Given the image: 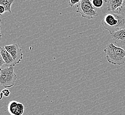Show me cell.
Instances as JSON below:
<instances>
[{"instance_id":"1","label":"cell","mask_w":125,"mask_h":115,"mask_svg":"<svg viewBox=\"0 0 125 115\" xmlns=\"http://www.w3.org/2000/svg\"><path fill=\"white\" fill-rule=\"evenodd\" d=\"M101 24L110 35L125 26V15L121 12H108L101 21Z\"/></svg>"},{"instance_id":"2","label":"cell","mask_w":125,"mask_h":115,"mask_svg":"<svg viewBox=\"0 0 125 115\" xmlns=\"http://www.w3.org/2000/svg\"><path fill=\"white\" fill-rule=\"evenodd\" d=\"M108 62L114 65H123L125 62V50L114 45L113 43L107 44L104 49Z\"/></svg>"},{"instance_id":"3","label":"cell","mask_w":125,"mask_h":115,"mask_svg":"<svg viewBox=\"0 0 125 115\" xmlns=\"http://www.w3.org/2000/svg\"><path fill=\"white\" fill-rule=\"evenodd\" d=\"M17 78L14 67H6L0 69V84L4 87L6 89L13 87Z\"/></svg>"},{"instance_id":"4","label":"cell","mask_w":125,"mask_h":115,"mask_svg":"<svg viewBox=\"0 0 125 115\" xmlns=\"http://www.w3.org/2000/svg\"><path fill=\"white\" fill-rule=\"evenodd\" d=\"M77 7V10L76 12L80 13L83 17L91 19L94 16H98L90 0H81Z\"/></svg>"},{"instance_id":"5","label":"cell","mask_w":125,"mask_h":115,"mask_svg":"<svg viewBox=\"0 0 125 115\" xmlns=\"http://www.w3.org/2000/svg\"><path fill=\"white\" fill-rule=\"evenodd\" d=\"M4 48L12 56L16 64H18L21 62L23 56L22 50L17 44L13 43L11 45H6Z\"/></svg>"},{"instance_id":"6","label":"cell","mask_w":125,"mask_h":115,"mask_svg":"<svg viewBox=\"0 0 125 115\" xmlns=\"http://www.w3.org/2000/svg\"><path fill=\"white\" fill-rule=\"evenodd\" d=\"M111 36L117 46L125 50V26L112 33Z\"/></svg>"},{"instance_id":"7","label":"cell","mask_w":125,"mask_h":115,"mask_svg":"<svg viewBox=\"0 0 125 115\" xmlns=\"http://www.w3.org/2000/svg\"><path fill=\"white\" fill-rule=\"evenodd\" d=\"M8 109L11 115H22L24 106L22 103L13 100L9 103Z\"/></svg>"},{"instance_id":"8","label":"cell","mask_w":125,"mask_h":115,"mask_svg":"<svg viewBox=\"0 0 125 115\" xmlns=\"http://www.w3.org/2000/svg\"><path fill=\"white\" fill-rule=\"evenodd\" d=\"M108 12H118L123 6V0H105Z\"/></svg>"},{"instance_id":"9","label":"cell","mask_w":125,"mask_h":115,"mask_svg":"<svg viewBox=\"0 0 125 115\" xmlns=\"http://www.w3.org/2000/svg\"><path fill=\"white\" fill-rule=\"evenodd\" d=\"M0 50L1 55H2L3 59L5 63V65L7 67L13 66L14 67L15 63L14 60H13L12 56L10 55V53L5 50L4 47H0Z\"/></svg>"},{"instance_id":"10","label":"cell","mask_w":125,"mask_h":115,"mask_svg":"<svg viewBox=\"0 0 125 115\" xmlns=\"http://www.w3.org/2000/svg\"><path fill=\"white\" fill-rule=\"evenodd\" d=\"M104 2V1L103 0H93L92 1V3L94 7L101 8L103 5Z\"/></svg>"},{"instance_id":"11","label":"cell","mask_w":125,"mask_h":115,"mask_svg":"<svg viewBox=\"0 0 125 115\" xmlns=\"http://www.w3.org/2000/svg\"><path fill=\"white\" fill-rule=\"evenodd\" d=\"M10 94V90L7 89H5L1 91V92L0 93V100H1L3 97L4 96L5 97H9Z\"/></svg>"},{"instance_id":"12","label":"cell","mask_w":125,"mask_h":115,"mask_svg":"<svg viewBox=\"0 0 125 115\" xmlns=\"http://www.w3.org/2000/svg\"><path fill=\"white\" fill-rule=\"evenodd\" d=\"M6 12L5 7L4 6L3 0H0V16H2L3 14Z\"/></svg>"},{"instance_id":"13","label":"cell","mask_w":125,"mask_h":115,"mask_svg":"<svg viewBox=\"0 0 125 115\" xmlns=\"http://www.w3.org/2000/svg\"><path fill=\"white\" fill-rule=\"evenodd\" d=\"M80 0H70L69 2V5L71 7H73L74 5L80 2Z\"/></svg>"},{"instance_id":"14","label":"cell","mask_w":125,"mask_h":115,"mask_svg":"<svg viewBox=\"0 0 125 115\" xmlns=\"http://www.w3.org/2000/svg\"><path fill=\"white\" fill-rule=\"evenodd\" d=\"M4 64H5V63L4 62L3 59L2 57V55H1L0 50V68L3 65H4Z\"/></svg>"},{"instance_id":"15","label":"cell","mask_w":125,"mask_h":115,"mask_svg":"<svg viewBox=\"0 0 125 115\" xmlns=\"http://www.w3.org/2000/svg\"><path fill=\"white\" fill-rule=\"evenodd\" d=\"M119 11L122 12V13H123L125 15V0H124L123 6H122V7L121 8L120 10Z\"/></svg>"},{"instance_id":"16","label":"cell","mask_w":125,"mask_h":115,"mask_svg":"<svg viewBox=\"0 0 125 115\" xmlns=\"http://www.w3.org/2000/svg\"><path fill=\"white\" fill-rule=\"evenodd\" d=\"M1 20L0 18V42L2 40V35L1 33Z\"/></svg>"}]
</instances>
